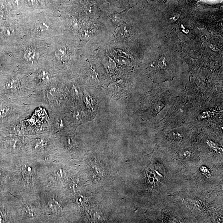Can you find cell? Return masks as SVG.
I'll list each match as a JSON object with an SVG mask.
<instances>
[{"label": "cell", "instance_id": "6da1fadb", "mask_svg": "<svg viewBox=\"0 0 223 223\" xmlns=\"http://www.w3.org/2000/svg\"><path fill=\"white\" fill-rule=\"evenodd\" d=\"M24 57L26 61L32 63L38 60L39 57V53L34 48H28L24 52Z\"/></svg>", "mask_w": 223, "mask_h": 223}, {"label": "cell", "instance_id": "3957f363", "mask_svg": "<svg viewBox=\"0 0 223 223\" xmlns=\"http://www.w3.org/2000/svg\"><path fill=\"white\" fill-rule=\"evenodd\" d=\"M56 57L61 62H65L67 59L68 53L66 48L61 47L57 49L55 53Z\"/></svg>", "mask_w": 223, "mask_h": 223}, {"label": "cell", "instance_id": "277c9868", "mask_svg": "<svg viewBox=\"0 0 223 223\" xmlns=\"http://www.w3.org/2000/svg\"><path fill=\"white\" fill-rule=\"evenodd\" d=\"M48 25H46L45 23L40 22L38 23L35 26L33 30L35 33L41 34L46 31L48 30Z\"/></svg>", "mask_w": 223, "mask_h": 223}, {"label": "cell", "instance_id": "9c48e42d", "mask_svg": "<svg viewBox=\"0 0 223 223\" xmlns=\"http://www.w3.org/2000/svg\"><path fill=\"white\" fill-rule=\"evenodd\" d=\"M27 2L31 6H35L38 4L37 0H27Z\"/></svg>", "mask_w": 223, "mask_h": 223}, {"label": "cell", "instance_id": "8992f818", "mask_svg": "<svg viewBox=\"0 0 223 223\" xmlns=\"http://www.w3.org/2000/svg\"><path fill=\"white\" fill-rule=\"evenodd\" d=\"M13 29L11 27H5L0 29V33L5 36H11L14 32Z\"/></svg>", "mask_w": 223, "mask_h": 223}, {"label": "cell", "instance_id": "5b68a950", "mask_svg": "<svg viewBox=\"0 0 223 223\" xmlns=\"http://www.w3.org/2000/svg\"><path fill=\"white\" fill-rule=\"evenodd\" d=\"M51 75L48 71L41 70L38 72V78L42 81H46L50 79Z\"/></svg>", "mask_w": 223, "mask_h": 223}, {"label": "cell", "instance_id": "7a4b0ae2", "mask_svg": "<svg viewBox=\"0 0 223 223\" xmlns=\"http://www.w3.org/2000/svg\"><path fill=\"white\" fill-rule=\"evenodd\" d=\"M20 81L17 78H11L7 81L6 87L8 90L15 91L17 90L20 87Z\"/></svg>", "mask_w": 223, "mask_h": 223}, {"label": "cell", "instance_id": "ba28073f", "mask_svg": "<svg viewBox=\"0 0 223 223\" xmlns=\"http://www.w3.org/2000/svg\"><path fill=\"white\" fill-rule=\"evenodd\" d=\"M57 91L56 88H51L47 92V97L49 99H52L55 97Z\"/></svg>", "mask_w": 223, "mask_h": 223}, {"label": "cell", "instance_id": "52a82bcc", "mask_svg": "<svg viewBox=\"0 0 223 223\" xmlns=\"http://www.w3.org/2000/svg\"><path fill=\"white\" fill-rule=\"evenodd\" d=\"M9 112V109L6 106L0 105V120L5 118Z\"/></svg>", "mask_w": 223, "mask_h": 223}, {"label": "cell", "instance_id": "30bf717a", "mask_svg": "<svg viewBox=\"0 0 223 223\" xmlns=\"http://www.w3.org/2000/svg\"><path fill=\"white\" fill-rule=\"evenodd\" d=\"M3 16V12L2 11L0 10V17H2Z\"/></svg>", "mask_w": 223, "mask_h": 223}]
</instances>
